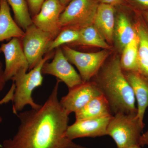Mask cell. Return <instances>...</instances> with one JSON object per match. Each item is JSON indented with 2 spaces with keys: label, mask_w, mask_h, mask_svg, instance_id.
<instances>
[{
  "label": "cell",
  "mask_w": 148,
  "mask_h": 148,
  "mask_svg": "<svg viewBox=\"0 0 148 148\" xmlns=\"http://www.w3.org/2000/svg\"><path fill=\"white\" fill-rule=\"evenodd\" d=\"M133 11L134 25L139 38L138 72L148 81V26L141 12Z\"/></svg>",
  "instance_id": "obj_14"
},
{
  "label": "cell",
  "mask_w": 148,
  "mask_h": 148,
  "mask_svg": "<svg viewBox=\"0 0 148 148\" xmlns=\"http://www.w3.org/2000/svg\"><path fill=\"white\" fill-rule=\"evenodd\" d=\"M0 2H1V0H0Z\"/></svg>",
  "instance_id": "obj_34"
},
{
  "label": "cell",
  "mask_w": 148,
  "mask_h": 148,
  "mask_svg": "<svg viewBox=\"0 0 148 148\" xmlns=\"http://www.w3.org/2000/svg\"><path fill=\"white\" fill-rule=\"evenodd\" d=\"M25 32L12 16L10 6L7 0L0 2V42L13 38L21 39Z\"/></svg>",
  "instance_id": "obj_17"
},
{
  "label": "cell",
  "mask_w": 148,
  "mask_h": 148,
  "mask_svg": "<svg viewBox=\"0 0 148 148\" xmlns=\"http://www.w3.org/2000/svg\"><path fill=\"white\" fill-rule=\"evenodd\" d=\"M13 11L14 20L24 31L33 24L26 0H7Z\"/></svg>",
  "instance_id": "obj_21"
},
{
  "label": "cell",
  "mask_w": 148,
  "mask_h": 148,
  "mask_svg": "<svg viewBox=\"0 0 148 148\" xmlns=\"http://www.w3.org/2000/svg\"><path fill=\"white\" fill-rule=\"evenodd\" d=\"M75 113L76 120L113 116L108 102L103 94L92 98L84 108Z\"/></svg>",
  "instance_id": "obj_18"
},
{
  "label": "cell",
  "mask_w": 148,
  "mask_h": 148,
  "mask_svg": "<svg viewBox=\"0 0 148 148\" xmlns=\"http://www.w3.org/2000/svg\"><path fill=\"white\" fill-rule=\"evenodd\" d=\"M145 125L140 121L137 114L119 113L111 117L107 128V135L113 139L117 148L139 145Z\"/></svg>",
  "instance_id": "obj_4"
},
{
  "label": "cell",
  "mask_w": 148,
  "mask_h": 148,
  "mask_svg": "<svg viewBox=\"0 0 148 148\" xmlns=\"http://www.w3.org/2000/svg\"><path fill=\"white\" fill-rule=\"evenodd\" d=\"M64 55L71 64L77 67L84 82L91 80L112 54V50L103 49L95 52H83L71 46H61Z\"/></svg>",
  "instance_id": "obj_6"
},
{
  "label": "cell",
  "mask_w": 148,
  "mask_h": 148,
  "mask_svg": "<svg viewBox=\"0 0 148 148\" xmlns=\"http://www.w3.org/2000/svg\"><path fill=\"white\" fill-rule=\"evenodd\" d=\"M138 45L139 38L137 34L122 51L120 61L123 71L138 72Z\"/></svg>",
  "instance_id": "obj_20"
},
{
  "label": "cell",
  "mask_w": 148,
  "mask_h": 148,
  "mask_svg": "<svg viewBox=\"0 0 148 148\" xmlns=\"http://www.w3.org/2000/svg\"><path fill=\"white\" fill-rule=\"evenodd\" d=\"M79 37L76 42L70 45L94 47L103 49L112 50V47L106 41L101 33L93 24L80 29Z\"/></svg>",
  "instance_id": "obj_19"
},
{
  "label": "cell",
  "mask_w": 148,
  "mask_h": 148,
  "mask_svg": "<svg viewBox=\"0 0 148 148\" xmlns=\"http://www.w3.org/2000/svg\"><path fill=\"white\" fill-rule=\"evenodd\" d=\"M0 148H5L3 147H0Z\"/></svg>",
  "instance_id": "obj_33"
},
{
  "label": "cell",
  "mask_w": 148,
  "mask_h": 148,
  "mask_svg": "<svg viewBox=\"0 0 148 148\" xmlns=\"http://www.w3.org/2000/svg\"><path fill=\"white\" fill-rule=\"evenodd\" d=\"M0 47L4 55V73L7 81L12 80L21 71L29 70V62L23 50L21 39L13 38L8 42L2 44Z\"/></svg>",
  "instance_id": "obj_9"
},
{
  "label": "cell",
  "mask_w": 148,
  "mask_h": 148,
  "mask_svg": "<svg viewBox=\"0 0 148 148\" xmlns=\"http://www.w3.org/2000/svg\"><path fill=\"white\" fill-rule=\"evenodd\" d=\"M60 2L64 6L66 7L68 4L71 2L73 0H59Z\"/></svg>",
  "instance_id": "obj_30"
},
{
  "label": "cell",
  "mask_w": 148,
  "mask_h": 148,
  "mask_svg": "<svg viewBox=\"0 0 148 148\" xmlns=\"http://www.w3.org/2000/svg\"><path fill=\"white\" fill-rule=\"evenodd\" d=\"M115 18V7L106 4H99L93 25L111 45L114 43Z\"/></svg>",
  "instance_id": "obj_15"
},
{
  "label": "cell",
  "mask_w": 148,
  "mask_h": 148,
  "mask_svg": "<svg viewBox=\"0 0 148 148\" xmlns=\"http://www.w3.org/2000/svg\"><path fill=\"white\" fill-rule=\"evenodd\" d=\"M117 148H141V147L139 145H134L125 147Z\"/></svg>",
  "instance_id": "obj_31"
},
{
  "label": "cell",
  "mask_w": 148,
  "mask_h": 148,
  "mask_svg": "<svg viewBox=\"0 0 148 148\" xmlns=\"http://www.w3.org/2000/svg\"><path fill=\"white\" fill-rule=\"evenodd\" d=\"M42 75L56 77L64 82L69 89L75 87L84 82L79 74L77 73L66 58L61 47L55 49L52 61L45 62L42 69Z\"/></svg>",
  "instance_id": "obj_8"
},
{
  "label": "cell",
  "mask_w": 148,
  "mask_h": 148,
  "mask_svg": "<svg viewBox=\"0 0 148 148\" xmlns=\"http://www.w3.org/2000/svg\"><path fill=\"white\" fill-rule=\"evenodd\" d=\"M101 94L95 83L90 81L69 89L68 94L61 98L60 103L69 115L79 110L92 98Z\"/></svg>",
  "instance_id": "obj_12"
},
{
  "label": "cell",
  "mask_w": 148,
  "mask_h": 148,
  "mask_svg": "<svg viewBox=\"0 0 148 148\" xmlns=\"http://www.w3.org/2000/svg\"><path fill=\"white\" fill-rule=\"evenodd\" d=\"M133 10L125 5L116 7V18L114 32V43L119 53L137 35L134 18L131 16ZM134 13V12H133Z\"/></svg>",
  "instance_id": "obj_11"
},
{
  "label": "cell",
  "mask_w": 148,
  "mask_h": 148,
  "mask_svg": "<svg viewBox=\"0 0 148 148\" xmlns=\"http://www.w3.org/2000/svg\"><path fill=\"white\" fill-rule=\"evenodd\" d=\"M112 116L76 120L73 124L68 126L66 136L73 141L77 138L107 135L108 125Z\"/></svg>",
  "instance_id": "obj_13"
},
{
  "label": "cell",
  "mask_w": 148,
  "mask_h": 148,
  "mask_svg": "<svg viewBox=\"0 0 148 148\" xmlns=\"http://www.w3.org/2000/svg\"><path fill=\"white\" fill-rule=\"evenodd\" d=\"M21 39L23 50L29 64V70L34 69L48 53L54 39L50 34L42 31L34 24L29 26Z\"/></svg>",
  "instance_id": "obj_7"
},
{
  "label": "cell",
  "mask_w": 148,
  "mask_h": 148,
  "mask_svg": "<svg viewBox=\"0 0 148 148\" xmlns=\"http://www.w3.org/2000/svg\"><path fill=\"white\" fill-rule=\"evenodd\" d=\"M65 8L59 0H46L39 12L32 17L33 24L54 39L62 30L60 16Z\"/></svg>",
  "instance_id": "obj_10"
},
{
  "label": "cell",
  "mask_w": 148,
  "mask_h": 148,
  "mask_svg": "<svg viewBox=\"0 0 148 148\" xmlns=\"http://www.w3.org/2000/svg\"><path fill=\"white\" fill-rule=\"evenodd\" d=\"M99 3L106 4L114 7L125 5L124 0H98Z\"/></svg>",
  "instance_id": "obj_26"
},
{
  "label": "cell",
  "mask_w": 148,
  "mask_h": 148,
  "mask_svg": "<svg viewBox=\"0 0 148 148\" xmlns=\"http://www.w3.org/2000/svg\"><path fill=\"white\" fill-rule=\"evenodd\" d=\"M46 0H26L32 17L39 12L43 4Z\"/></svg>",
  "instance_id": "obj_24"
},
{
  "label": "cell",
  "mask_w": 148,
  "mask_h": 148,
  "mask_svg": "<svg viewBox=\"0 0 148 148\" xmlns=\"http://www.w3.org/2000/svg\"><path fill=\"white\" fill-rule=\"evenodd\" d=\"M141 13L144 20L146 21V23L148 26V12H142V13L141 12Z\"/></svg>",
  "instance_id": "obj_29"
},
{
  "label": "cell",
  "mask_w": 148,
  "mask_h": 148,
  "mask_svg": "<svg viewBox=\"0 0 148 148\" xmlns=\"http://www.w3.org/2000/svg\"><path fill=\"white\" fill-rule=\"evenodd\" d=\"M79 37V30L70 29H63L51 43L48 53L62 46L69 45L76 42L78 40Z\"/></svg>",
  "instance_id": "obj_22"
},
{
  "label": "cell",
  "mask_w": 148,
  "mask_h": 148,
  "mask_svg": "<svg viewBox=\"0 0 148 148\" xmlns=\"http://www.w3.org/2000/svg\"><path fill=\"white\" fill-rule=\"evenodd\" d=\"M99 3L98 0H73L60 16L62 30L80 29L92 25Z\"/></svg>",
  "instance_id": "obj_5"
},
{
  "label": "cell",
  "mask_w": 148,
  "mask_h": 148,
  "mask_svg": "<svg viewBox=\"0 0 148 148\" xmlns=\"http://www.w3.org/2000/svg\"><path fill=\"white\" fill-rule=\"evenodd\" d=\"M139 144L141 147L148 145V130L141 135L139 140Z\"/></svg>",
  "instance_id": "obj_28"
},
{
  "label": "cell",
  "mask_w": 148,
  "mask_h": 148,
  "mask_svg": "<svg viewBox=\"0 0 148 148\" xmlns=\"http://www.w3.org/2000/svg\"><path fill=\"white\" fill-rule=\"evenodd\" d=\"M120 58L115 55L106 61L91 81L108 100L112 115L137 114L134 91L122 69Z\"/></svg>",
  "instance_id": "obj_2"
},
{
  "label": "cell",
  "mask_w": 148,
  "mask_h": 148,
  "mask_svg": "<svg viewBox=\"0 0 148 148\" xmlns=\"http://www.w3.org/2000/svg\"><path fill=\"white\" fill-rule=\"evenodd\" d=\"M4 69L2 63L0 60V93L3 90L7 82L5 77Z\"/></svg>",
  "instance_id": "obj_27"
},
{
  "label": "cell",
  "mask_w": 148,
  "mask_h": 148,
  "mask_svg": "<svg viewBox=\"0 0 148 148\" xmlns=\"http://www.w3.org/2000/svg\"><path fill=\"white\" fill-rule=\"evenodd\" d=\"M57 82L50 95L38 109L20 112L17 132L3 142L5 148H86L73 143L66 135L69 115L58 99Z\"/></svg>",
  "instance_id": "obj_1"
},
{
  "label": "cell",
  "mask_w": 148,
  "mask_h": 148,
  "mask_svg": "<svg viewBox=\"0 0 148 148\" xmlns=\"http://www.w3.org/2000/svg\"><path fill=\"white\" fill-rule=\"evenodd\" d=\"M123 72L133 89L137 100V116L140 121L144 123V116L146 110L148 108V81L138 72Z\"/></svg>",
  "instance_id": "obj_16"
},
{
  "label": "cell",
  "mask_w": 148,
  "mask_h": 148,
  "mask_svg": "<svg viewBox=\"0 0 148 148\" xmlns=\"http://www.w3.org/2000/svg\"><path fill=\"white\" fill-rule=\"evenodd\" d=\"M125 5L133 10L148 12V0H124Z\"/></svg>",
  "instance_id": "obj_23"
},
{
  "label": "cell",
  "mask_w": 148,
  "mask_h": 148,
  "mask_svg": "<svg viewBox=\"0 0 148 148\" xmlns=\"http://www.w3.org/2000/svg\"><path fill=\"white\" fill-rule=\"evenodd\" d=\"M1 47H0V53H1Z\"/></svg>",
  "instance_id": "obj_32"
},
{
  "label": "cell",
  "mask_w": 148,
  "mask_h": 148,
  "mask_svg": "<svg viewBox=\"0 0 148 148\" xmlns=\"http://www.w3.org/2000/svg\"><path fill=\"white\" fill-rule=\"evenodd\" d=\"M14 89H15V85L14 83L12 82V84L11 86L10 89L9 90L5 96L0 100V106L3 104H6L9 103L10 101H12L13 99L14 93ZM3 121V118L0 116V123L2 122Z\"/></svg>",
  "instance_id": "obj_25"
},
{
  "label": "cell",
  "mask_w": 148,
  "mask_h": 148,
  "mask_svg": "<svg viewBox=\"0 0 148 148\" xmlns=\"http://www.w3.org/2000/svg\"><path fill=\"white\" fill-rule=\"evenodd\" d=\"M55 51L46 54L40 62L27 73L21 71L15 75L11 80L15 85L12 101V111L17 115L25 106L29 105L32 109L39 108L41 105L35 103L32 97L33 91L43 83V77L42 73V66L45 62L53 58Z\"/></svg>",
  "instance_id": "obj_3"
}]
</instances>
